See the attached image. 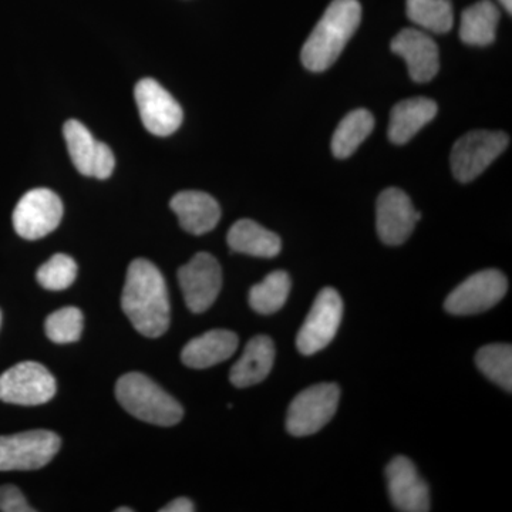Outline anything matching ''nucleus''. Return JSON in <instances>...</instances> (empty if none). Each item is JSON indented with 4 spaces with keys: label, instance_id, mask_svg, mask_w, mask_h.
I'll list each match as a JSON object with an SVG mask.
<instances>
[{
    "label": "nucleus",
    "instance_id": "13",
    "mask_svg": "<svg viewBox=\"0 0 512 512\" xmlns=\"http://www.w3.org/2000/svg\"><path fill=\"white\" fill-rule=\"evenodd\" d=\"M63 134L69 156L80 174L97 180H106L113 174L116 165L113 151L107 144L97 141L80 121H67Z\"/></svg>",
    "mask_w": 512,
    "mask_h": 512
},
{
    "label": "nucleus",
    "instance_id": "26",
    "mask_svg": "<svg viewBox=\"0 0 512 512\" xmlns=\"http://www.w3.org/2000/svg\"><path fill=\"white\" fill-rule=\"evenodd\" d=\"M478 369L491 382L503 387L507 392L512 390V348L511 345H488L478 350L476 356Z\"/></svg>",
    "mask_w": 512,
    "mask_h": 512
},
{
    "label": "nucleus",
    "instance_id": "12",
    "mask_svg": "<svg viewBox=\"0 0 512 512\" xmlns=\"http://www.w3.org/2000/svg\"><path fill=\"white\" fill-rule=\"evenodd\" d=\"M178 282L185 303L192 313L208 311L220 295L222 271L217 259L207 252H200L181 266Z\"/></svg>",
    "mask_w": 512,
    "mask_h": 512
},
{
    "label": "nucleus",
    "instance_id": "5",
    "mask_svg": "<svg viewBox=\"0 0 512 512\" xmlns=\"http://www.w3.org/2000/svg\"><path fill=\"white\" fill-rule=\"evenodd\" d=\"M340 397L335 383H319L293 399L286 417V429L295 437L318 433L335 416Z\"/></svg>",
    "mask_w": 512,
    "mask_h": 512
},
{
    "label": "nucleus",
    "instance_id": "17",
    "mask_svg": "<svg viewBox=\"0 0 512 512\" xmlns=\"http://www.w3.org/2000/svg\"><path fill=\"white\" fill-rule=\"evenodd\" d=\"M170 207L177 215L181 228L192 235L208 234L221 220L220 204L207 192H178L171 200Z\"/></svg>",
    "mask_w": 512,
    "mask_h": 512
},
{
    "label": "nucleus",
    "instance_id": "24",
    "mask_svg": "<svg viewBox=\"0 0 512 512\" xmlns=\"http://www.w3.org/2000/svg\"><path fill=\"white\" fill-rule=\"evenodd\" d=\"M291 276L285 271H275L266 276L261 284L249 291V305L255 312L271 315L284 308L291 293Z\"/></svg>",
    "mask_w": 512,
    "mask_h": 512
},
{
    "label": "nucleus",
    "instance_id": "25",
    "mask_svg": "<svg viewBox=\"0 0 512 512\" xmlns=\"http://www.w3.org/2000/svg\"><path fill=\"white\" fill-rule=\"evenodd\" d=\"M407 18L427 32L444 35L454 25L450 0H407Z\"/></svg>",
    "mask_w": 512,
    "mask_h": 512
},
{
    "label": "nucleus",
    "instance_id": "11",
    "mask_svg": "<svg viewBox=\"0 0 512 512\" xmlns=\"http://www.w3.org/2000/svg\"><path fill=\"white\" fill-rule=\"evenodd\" d=\"M134 96L141 121L154 136H171L183 124L184 113L180 103L156 80H140Z\"/></svg>",
    "mask_w": 512,
    "mask_h": 512
},
{
    "label": "nucleus",
    "instance_id": "9",
    "mask_svg": "<svg viewBox=\"0 0 512 512\" xmlns=\"http://www.w3.org/2000/svg\"><path fill=\"white\" fill-rule=\"evenodd\" d=\"M63 218V202L59 195L47 188L26 192L15 211L13 227L19 237L36 241L59 227Z\"/></svg>",
    "mask_w": 512,
    "mask_h": 512
},
{
    "label": "nucleus",
    "instance_id": "20",
    "mask_svg": "<svg viewBox=\"0 0 512 512\" xmlns=\"http://www.w3.org/2000/svg\"><path fill=\"white\" fill-rule=\"evenodd\" d=\"M439 107L434 100L416 97L400 101L390 113L389 140L394 144L409 143L417 133L436 117Z\"/></svg>",
    "mask_w": 512,
    "mask_h": 512
},
{
    "label": "nucleus",
    "instance_id": "2",
    "mask_svg": "<svg viewBox=\"0 0 512 512\" xmlns=\"http://www.w3.org/2000/svg\"><path fill=\"white\" fill-rule=\"evenodd\" d=\"M362 20V6L357 0H333L302 47L301 59L309 72L330 69Z\"/></svg>",
    "mask_w": 512,
    "mask_h": 512
},
{
    "label": "nucleus",
    "instance_id": "10",
    "mask_svg": "<svg viewBox=\"0 0 512 512\" xmlns=\"http://www.w3.org/2000/svg\"><path fill=\"white\" fill-rule=\"evenodd\" d=\"M507 289L508 281L503 272L485 269L458 285L447 296L444 308L451 315H477L494 308L504 298Z\"/></svg>",
    "mask_w": 512,
    "mask_h": 512
},
{
    "label": "nucleus",
    "instance_id": "29",
    "mask_svg": "<svg viewBox=\"0 0 512 512\" xmlns=\"http://www.w3.org/2000/svg\"><path fill=\"white\" fill-rule=\"evenodd\" d=\"M0 511L2 512H35L30 507L25 495L15 485L0 487Z\"/></svg>",
    "mask_w": 512,
    "mask_h": 512
},
{
    "label": "nucleus",
    "instance_id": "3",
    "mask_svg": "<svg viewBox=\"0 0 512 512\" xmlns=\"http://www.w3.org/2000/svg\"><path fill=\"white\" fill-rule=\"evenodd\" d=\"M116 397L131 416L156 426H175L184 417L181 404L143 373L121 376L116 384Z\"/></svg>",
    "mask_w": 512,
    "mask_h": 512
},
{
    "label": "nucleus",
    "instance_id": "8",
    "mask_svg": "<svg viewBox=\"0 0 512 512\" xmlns=\"http://www.w3.org/2000/svg\"><path fill=\"white\" fill-rule=\"evenodd\" d=\"M342 318L343 301L338 291L322 289L299 330L296 348L303 356H312L325 349L335 339Z\"/></svg>",
    "mask_w": 512,
    "mask_h": 512
},
{
    "label": "nucleus",
    "instance_id": "19",
    "mask_svg": "<svg viewBox=\"0 0 512 512\" xmlns=\"http://www.w3.org/2000/svg\"><path fill=\"white\" fill-rule=\"evenodd\" d=\"M275 362V345L268 336H255L249 340L241 359L232 366L229 380L239 389L264 382Z\"/></svg>",
    "mask_w": 512,
    "mask_h": 512
},
{
    "label": "nucleus",
    "instance_id": "18",
    "mask_svg": "<svg viewBox=\"0 0 512 512\" xmlns=\"http://www.w3.org/2000/svg\"><path fill=\"white\" fill-rule=\"evenodd\" d=\"M238 336L231 330L215 329L190 340L181 352V360L191 369L207 367L225 362L237 352Z\"/></svg>",
    "mask_w": 512,
    "mask_h": 512
},
{
    "label": "nucleus",
    "instance_id": "28",
    "mask_svg": "<svg viewBox=\"0 0 512 512\" xmlns=\"http://www.w3.org/2000/svg\"><path fill=\"white\" fill-rule=\"evenodd\" d=\"M83 320V313L80 309L73 308V306L59 309L47 316L45 323L47 338L59 345L77 342L83 333Z\"/></svg>",
    "mask_w": 512,
    "mask_h": 512
},
{
    "label": "nucleus",
    "instance_id": "14",
    "mask_svg": "<svg viewBox=\"0 0 512 512\" xmlns=\"http://www.w3.org/2000/svg\"><path fill=\"white\" fill-rule=\"evenodd\" d=\"M421 212L414 210L412 200L399 188H387L379 195L376 208V227L386 245H402L412 235Z\"/></svg>",
    "mask_w": 512,
    "mask_h": 512
},
{
    "label": "nucleus",
    "instance_id": "22",
    "mask_svg": "<svg viewBox=\"0 0 512 512\" xmlns=\"http://www.w3.org/2000/svg\"><path fill=\"white\" fill-rule=\"evenodd\" d=\"M500 22V10L491 0H480L461 16L460 39L468 46H490L494 43Z\"/></svg>",
    "mask_w": 512,
    "mask_h": 512
},
{
    "label": "nucleus",
    "instance_id": "30",
    "mask_svg": "<svg viewBox=\"0 0 512 512\" xmlns=\"http://www.w3.org/2000/svg\"><path fill=\"white\" fill-rule=\"evenodd\" d=\"M195 511L194 503L187 497L175 498L170 504L161 508L160 512H192Z\"/></svg>",
    "mask_w": 512,
    "mask_h": 512
},
{
    "label": "nucleus",
    "instance_id": "4",
    "mask_svg": "<svg viewBox=\"0 0 512 512\" xmlns=\"http://www.w3.org/2000/svg\"><path fill=\"white\" fill-rule=\"evenodd\" d=\"M510 138L503 131L476 130L458 138L451 151L454 177L467 184L484 173L504 153Z\"/></svg>",
    "mask_w": 512,
    "mask_h": 512
},
{
    "label": "nucleus",
    "instance_id": "32",
    "mask_svg": "<svg viewBox=\"0 0 512 512\" xmlns=\"http://www.w3.org/2000/svg\"><path fill=\"white\" fill-rule=\"evenodd\" d=\"M116 512H133L130 507L117 508Z\"/></svg>",
    "mask_w": 512,
    "mask_h": 512
},
{
    "label": "nucleus",
    "instance_id": "6",
    "mask_svg": "<svg viewBox=\"0 0 512 512\" xmlns=\"http://www.w3.org/2000/svg\"><path fill=\"white\" fill-rule=\"evenodd\" d=\"M62 440L53 431L32 430L0 437V471H32L47 466Z\"/></svg>",
    "mask_w": 512,
    "mask_h": 512
},
{
    "label": "nucleus",
    "instance_id": "15",
    "mask_svg": "<svg viewBox=\"0 0 512 512\" xmlns=\"http://www.w3.org/2000/svg\"><path fill=\"white\" fill-rule=\"evenodd\" d=\"M386 480L396 510L430 511L429 485L419 476L412 460L403 456L393 458L386 467Z\"/></svg>",
    "mask_w": 512,
    "mask_h": 512
},
{
    "label": "nucleus",
    "instance_id": "27",
    "mask_svg": "<svg viewBox=\"0 0 512 512\" xmlns=\"http://www.w3.org/2000/svg\"><path fill=\"white\" fill-rule=\"evenodd\" d=\"M76 276L77 264L72 256L56 254L40 266L36 279L47 291H64L74 284Z\"/></svg>",
    "mask_w": 512,
    "mask_h": 512
},
{
    "label": "nucleus",
    "instance_id": "16",
    "mask_svg": "<svg viewBox=\"0 0 512 512\" xmlns=\"http://www.w3.org/2000/svg\"><path fill=\"white\" fill-rule=\"evenodd\" d=\"M392 52L403 57L413 82L429 83L439 73V47L423 30L407 28L397 33Z\"/></svg>",
    "mask_w": 512,
    "mask_h": 512
},
{
    "label": "nucleus",
    "instance_id": "21",
    "mask_svg": "<svg viewBox=\"0 0 512 512\" xmlns=\"http://www.w3.org/2000/svg\"><path fill=\"white\" fill-rule=\"evenodd\" d=\"M227 241L232 251L256 258H275L282 249L281 238L275 232L252 220L235 222L229 229Z\"/></svg>",
    "mask_w": 512,
    "mask_h": 512
},
{
    "label": "nucleus",
    "instance_id": "7",
    "mask_svg": "<svg viewBox=\"0 0 512 512\" xmlns=\"http://www.w3.org/2000/svg\"><path fill=\"white\" fill-rule=\"evenodd\" d=\"M55 394V377L40 363L22 362L0 376V400L5 403L39 406Z\"/></svg>",
    "mask_w": 512,
    "mask_h": 512
},
{
    "label": "nucleus",
    "instance_id": "33",
    "mask_svg": "<svg viewBox=\"0 0 512 512\" xmlns=\"http://www.w3.org/2000/svg\"><path fill=\"white\" fill-rule=\"evenodd\" d=\"M0 325H2V312H0Z\"/></svg>",
    "mask_w": 512,
    "mask_h": 512
},
{
    "label": "nucleus",
    "instance_id": "1",
    "mask_svg": "<svg viewBox=\"0 0 512 512\" xmlns=\"http://www.w3.org/2000/svg\"><path fill=\"white\" fill-rule=\"evenodd\" d=\"M121 308L138 333L160 338L171 320L170 298L160 269L147 259H134L128 266Z\"/></svg>",
    "mask_w": 512,
    "mask_h": 512
},
{
    "label": "nucleus",
    "instance_id": "31",
    "mask_svg": "<svg viewBox=\"0 0 512 512\" xmlns=\"http://www.w3.org/2000/svg\"><path fill=\"white\" fill-rule=\"evenodd\" d=\"M501 5L504 6V9L507 10L508 13H512V0H498Z\"/></svg>",
    "mask_w": 512,
    "mask_h": 512
},
{
    "label": "nucleus",
    "instance_id": "23",
    "mask_svg": "<svg viewBox=\"0 0 512 512\" xmlns=\"http://www.w3.org/2000/svg\"><path fill=\"white\" fill-rule=\"evenodd\" d=\"M375 117L366 109L350 111L340 121L332 137V153L339 160L352 156L360 144L372 134Z\"/></svg>",
    "mask_w": 512,
    "mask_h": 512
}]
</instances>
